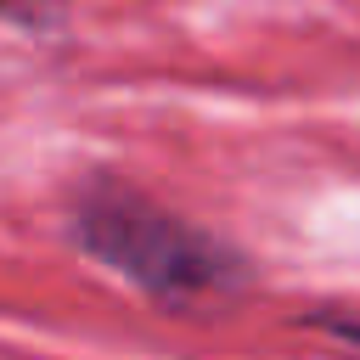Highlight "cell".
Listing matches in <instances>:
<instances>
[{
    "label": "cell",
    "mask_w": 360,
    "mask_h": 360,
    "mask_svg": "<svg viewBox=\"0 0 360 360\" xmlns=\"http://www.w3.org/2000/svg\"><path fill=\"white\" fill-rule=\"evenodd\" d=\"M68 236L84 259L107 264L163 309L219 304L253 281V259L236 242L180 219L118 174H96L73 191Z\"/></svg>",
    "instance_id": "obj_1"
},
{
    "label": "cell",
    "mask_w": 360,
    "mask_h": 360,
    "mask_svg": "<svg viewBox=\"0 0 360 360\" xmlns=\"http://www.w3.org/2000/svg\"><path fill=\"white\" fill-rule=\"evenodd\" d=\"M315 332H326V338H338V343H349V349H360V315H332V309H315V315H304Z\"/></svg>",
    "instance_id": "obj_2"
},
{
    "label": "cell",
    "mask_w": 360,
    "mask_h": 360,
    "mask_svg": "<svg viewBox=\"0 0 360 360\" xmlns=\"http://www.w3.org/2000/svg\"><path fill=\"white\" fill-rule=\"evenodd\" d=\"M6 6H11V0H0V11H6Z\"/></svg>",
    "instance_id": "obj_3"
}]
</instances>
